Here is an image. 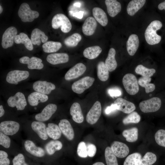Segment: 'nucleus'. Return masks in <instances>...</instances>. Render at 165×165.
<instances>
[{
    "label": "nucleus",
    "instance_id": "7ed1b4c3",
    "mask_svg": "<svg viewBox=\"0 0 165 165\" xmlns=\"http://www.w3.org/2000/svg\"><path fill=\"white\" fill-rule=\"evenodd\" d=\"M122 82L126 92L130 95H134L139 90L138 82L136 76L133 74L128 73L123 77Z\"/></svg>",
    "mask_w": 165,
    "mask_h": 165
},
{
    "label": "nucleus",
    "instance_id": "39448f33",
    "mask_svg": "<svg viewBox=\"0 0 165 165\" xmlns=\"http://www.w3.org/2000/svg\"><path fill=\"white\" fill-rule=\"evenodd\" d=\"M161 101L158 97H153L141 102L139 107L141 111L145 113L156 112L160 108Z\"/></svg>",
    "mask_w": 165,
    "mask_h": 165
},
{
    "label": "nucleus",
    "instance_id": "13d9d810",
    "mask_svg": "<svg viewBox=\"0 0 165 165\" xmlns=\"http://www.w3.org/2000/svg\"><path fill=\"white\" fill-rule=\"evenodd\" d=\"M92 165H105L103 163L101 162H97L93 164Z\"/></svg>",
    "mask_w": 165,
    "mask_h": 165
},
{
    "label": "nucleus",
    "instance_id": "2eb2a0df",
    "mask_svg": "<svg viewBox=\"0 0 165 165\" xmlns=\"http://www.w3.org/2000/svg\"><path fill=\"white\" fill-rule=\"evenodd\" d=\"M86 70V66L81 63H79L71 68L66 73L64 78L67 80L75 79L82 75Z\"/></svg>",
    "mask_w": 165,
    "mask_h": 165
},
{
    "label": "nucleus",
    "instance_id": "0eeeda50",
    "mask_svg": "<svg viewBox=\"0 0 165 165\" xmlns=\"http://www.w3.org/2000/svg\"><path fill=\"white\" fill-rule=\"evenodd\" d=\"M29 75V73L28 71L12 70L8 73L6 80L9 83L17 85L18 82L27 79Z\"/></svg>",
    "mask_w": 165,
    "mask_h": 165
},
{
    "label": "nucleus",
    "instance_id": "a18cd8bd",
    "mask_svg": "<svg viewBox=\"0 0 165 165\" xmlns=\"http://www.w3.org/2000/svg\"><path fill=\"white\" fill-rule=\"evenodd\" d=\"M155 138L159 145L165 147V130L160 129L155 133Z\"/></svg>",
    "mask_w": 165,
    "mask_h": 165
},
{
    "label": "nucleus",
    "instance_id": "5701e85b",
    "mask_svg": "<svg viewBox=\"0 0 165 165\" xmlns=\"http://www.w3.org/2000/svg\"><path fill=\"white\" fill-rule=\"evenodd\" d=\"M139 41L138 35L135 34L130 35L126 43L127 51L130 56L134 55L139 46Z\"/></svg>",
    "mask_w": 165,
    "mask_h": 165
},
{
    "label": "nucleus",
    "instance_id": "7c9ffc66",
    "mask_svg": "<svg viewBox=\"0 0 165 165\" xmlns=\"http://www.w3.org/2000/svg\"><path fill=\"white\" fill-rule=\"evenodd\" d=\"M46 129L48 135L50 138L54 140H57L61 138L62 132L57 124L49 123Z\"/></svg>",
    "mask_w": 165,
    "mask_h": 165
},
{
    "label": "nucleus",
    "instance_id": "6ab92c4d",
    "mask_svg": "<svg viewBox=\"0 0 165 165\" xmlns=\"http://www.w3.org/2000/svg\"><path fill=\"white\" fill-rule=\"evenodd\" d=\"M114 103L117 105L118 110L125 113L129 114L133 112L136 108L134 103L121 97L116 99Z\"/></svg>",
    "mask_w": 165,
    "mask_h": 165
},
{
    "label": "nucleus",
    "instance_id": "f257e3e1",
    "mask_svg": "<svg viewBox=\"0 0 165 165\" xmlns=\"http://www.w3.org/2000/svg\"><path fill=\"white\" fill-rule=\"evenodd\" d=\"M162 26L161 22L158 20L153 21L148 25L145 33V38L148 44L154 45L160 42L161 37L157 34L156 31L160 29Z\"/></svg>",
    "mask_w": 165,
    "mask_h": 165
},
{
    "label": "nucleus",
    "instance_id": "1a4fd4ad",
    "mask_svg": "<svg viewBox=\"0 0 165 165\" xmlns=\"http://www.w3.org/2000/svg\"><path fill=\"white\" fill-rule=\"evenodd\" d=\"M17 33V29L13 26L10 27L6 30L2 38V45L3 48L7 49L13 45Z\"/></svg>",
    "mask_w": 165,
    "mask_h": 165
},
{
    "label": "nucleus",
    "instance_id": "864d4df0",
    "mask_svg": "<svg viewBox=\"0 0 165 165\" xmlns=\"http://www.w3.org/2000/svg\"><path fill=\"white\" fill-rule=\"evenodd\" d=\"M118 108L117 105L114 103L110 106H107L105 110V112L106 114H108L114 111L117 110Z\"/></svg>",
    "mask_w": 165,
    "mask_h": 165
},
{
    "label": "nucleus",
    "instance_id": "ddd939ff",
    "mask_svg": "<svg viewBox=\"0 0 165 165\" xmlns=\"http://www.w3.org/2000/svg\"><path fill=\"white\" fill-rule=\"evenodd\" d=\"M55 88L53 84L45 81L38 80L33 85V88L35 91L45 95L50 94Z\"/></svg>",
    "mask_w": 165,
    "mask_h": 165
},
{
    "label": "nucleus",
    "instance_id": "6e6d98bb",
    "mask_svg": "<svg viewBox=\"0 0 165 165\" xmlns=\"http://www.w3.org/2000/svg\"><path fill=\"white\" fill-rule=\"evenodd\" d=\"M158 8L160 10L164 9L165 10V1L160 3L158 6Z\"/></svg>",
    "mask_w": 165,
    "mask_h": 165
},
{
    "label": "nucleus",
    "instance_id": "aec40b11",
    "mask_svg": "<svg viewBox=\"0 0 165 165\" xmlns=\"http://www.w3.org/2000/svg\"><path fill=\"white\" fill-rule=\"evenodd\" d=\"M31 127L40 138L43 140L48 139V136L46 131V127L43 122L34 121L31 123Z\"/></svg>",
    "mask_w": 165,
    "mask_h": 165
},
{
    "label": "nucleus",
    "instance_id": "4c0bfd02",
    "mask_svg": "<svg viewBox=\"0 0 165 165\" xmlns=\"http://www.w3.org/2000/svg\"><path fill=\"white\" fill-rule=\"evenodd\" d=\"M151 80V77L144 76L141 77L138 80V83L141 86L145 88L146 93L152 92L155 90V85L153 83H149Z\"/></svg>",
    "mask_w": 165,
    "mask_h": 165
},
{
    "label": "nucleus",
    "instance_id": "c756f323",
    "mask_svg": "<svg viewBox=\"0 0 165 165\" xmlns=\"http://www.w3.org/2000/svg\"><path fill=\"white\" fill-rule=\"evenodd\" d=\"M116 53L115 49L113 48H111L105 61V65L110 72L115 70L117 67V64L115 58Z\"/></svg>",
    "mask_w": 165,
    "mask_h": 165
},
{
    "label": "nucleus",
    "instance_id": "79ce46f5",
    "mask_svg": "<svg viewBox=\"0 0 165 165\" xmlns=\"http://www.w3.org/2000/svg\"><path fill=\"white\" fill-rule=\"evenodd\" d=\"M135 71L136 73L142 76L151 77L155 73L156 70L153 68H147L142 65L140 64L137 66Z\"/></svg>",
    "mask_w": 165,
    "mask_h": 165
},
{
    "label": "nucleus",
    "instance_id": "a878e982",
    "mask_svg": "<svg viewBox=\"0 0 165 165\" xmlns=\"http://www.w3.org/2000/svg\"><path fill=\"white\" fill-rule=\"evenodd\" d=\"M105 3L109 15L114 17L121 11V6L120 2L116 0H106Z\"/></svg>",
    "mask_w": 165,
    "mask_h": 165
},
{
    "label": "nucleus",
    "instance_id": "4be33fe9",
    "mask_svg": "<svg viewBox=\"0 0 165 165\" xmlns=\"http://www.w3.org/2000/svg\"><path fill=\"white\" fill-rule=\"evenodd\" d=\"M97 26V23L94 18L92 16L88 17L82 26V31L85 35L91 36L94 33Z\"/></svg>",
    "mask_w": 165,
    "mask_h": 165
},
{
    "label": "nucleus",
    "instance_id": "20e7f679",
    "mask_svg": "<svg viewBox=\"0 0 165 165\" xmlns=\"http://www.w3.org/2000/svg\"><path fill=\"white\" fill-rule=\"evenodd\" d=\"M19 16L23 22H31L39 16L37 11L32 10L26 3H22L20 6L18 12Z\"/></svg>",
    "mask_w": 165,
    "mask_h": 165
},
{
    "label": "nucleus",
    "instance_id": "393cba45",
    "mask_svg": "<svg viewBox=\"0 0 165 165\" xmlns=\"http://www.w3.org/2000/svg\"><path fill=\"white\" fill-rule=\"evenodd\" d=\"M70 112L73 120L75 122L79 123L83 122L84 117L80 105L79 103H73L70 108Z\"/></svg>",
    "mask_w": 165,
    "mask_h": 165
},
{
    "label": "nucleus",
    "instance_id": "49530a36",
    "mask_svg": "<svg viewBox=\"0 0 165 165\" xmlns=\"http://www.w3.org/2000/svg\"><path fill=\"white\" fill-rule=\"evenodd\" d=\"M77 153L80 157L85 158L87 156V145L85 142L81 141L79 143L77 147Z\"/></svg>",
    "mask_w": 165,
    "mask_h": 165
},
{
    "label": "nucleus",
    "instance_id": "9b49d317",
    "mask_svg": "<svg viewBox=\"0 0 165 165\" xmlns=\"http://www.w3.org/2000/svg\"><path fill=\"white\" fill-rule=\"evenodd\" d=\"M57 105L53 104H49L43 109L41 112L36 114L35 119L37 121L44 122L49 120L56 112Z\"/></svg>",
    "mask_w": 165,
    "mask_h": 165
},
{
    "label": "nucleus",
    "instance_id": "a19ab883",
    "mask_svg": "<svg viewBox=\"0 0 165 165\" xmlns=\"http://www.w3.org/2000/svg\"><path fill=\"white\" fill-rule=\"evenodd\" d=\"M141 159L140 153L138 152L132 153L126 158L123 165H140Z\"/></svg>",
    "mask_w": 165,
    "mask_h": 165
},
{
    "label": "nucleus",
    "instance_id": "c85d7f7f",
    "mask_svg": "<svg viewBox=\"0 0 165 165\" xmlns=\"http://www.w3.org/2000/svg\"><path fill=\"white\" fill-rule=\"evenodd\" d=\"M93 16L97 21L102 26H105L108 23V19L105 12L100 8L95 7L92 9Z\"/></svg>",
    "mask_w": 165,
    "mask_h": 165
},
{
    "label": "nucleus",
    "instance_id": "de8ad7c7",
    "mask_svg": "<svg viewBox=\"0 0 165 165\" xmlns=\"http://www.w3.org/2000/svg\"><path fill=\"white\" fill-rule=\"evenodd\" d=\"M11 139L8 136L0 132V145L6 148H9L11 145Z\"/></svg>",
    "mask_w": 165,
    "mask_h": 165
},
{
    "label": "nucleus",
    "instance_id": "cd10ccee",
    "mask_svg": "<svg viewBox=\"0 0 165 165\" xmlns=\"http://www.w3.org/2000/svg\"><path fill=\"white\" fill-rule=\"evenodd\" d=\"M145 0H133L128 3L127 7V13L130 16L134 15L144 6Z\"/></svg>",
    "mask_w": 165,
    "mask_h": 165
},
{
    "label": "nucleus",
    "instance_id": "bb28decb",
    "mask_svg": "<svg viewBox=\"0 0 165 165\" xmlns=\"http://www.w3.org/2000/svg\"><path fill=\"white\" fill-rule=\"evenodd\" d=\"M48 37L43 31L38 28L34 29L31 32V40L32 44L39 45L41 42L45 43L47 42Z\"/></svg>",
    "mask_w": 165,
    "mask_h": 165
},
{
    "label": "nucleus",
    "instance_id": "bf43d9fd",
    "mask_svg": "<svg viewBox=\"0 0 165 165\" xmlns=\"http://www.w3.org/2000/svg\"><path fill=\"white\" fill-rule=\"evenodd\" d=\"M74 5L79 7L80 6V4L79 3H75L74 4Z\"/></svg>",
    "mask_w": 165,
    "mask_h": 165
},
{
    "label": "nucleus",
    "instance_id": "2f4dec72",
    "mask_svg": "<svg viewBox=\"0 0 165 165\" xmlns=\"http://www.w3.org/2000/svg\"><path fill=\"white\" fill-rule=\"evenodd\" d=\"M61 142L58 140H52L48 142L45 145V150L47 153L52 155L55 152L60 150L62 147Z\"/></svg>",
    "mask_w": 165,
    "mask_h": 165
},
{
    "label": "nucleus",
    "instance_id": "f8f14e48",
    "mask_svg": "<svg viewBox=\"0 0 165 165\" xmlns=\"http://www.w3.org/2000/svg\"><path fill=\"white\" fill-rule=\"evenodd\" d=\"M101 113V105L100 102L97 101L87 114L86 120L91 124L95 123L99 119Z\"/></svg>",
    "mask_w": 165,
    "mask_h": 165
},
{
    "label": "nucleus",
    "instance_id": "9d476101",
    "mask_svg": "<svg viewBox=\"0 0 165 165\" xmlns=\"http://www.w3.org/2000/svg\"><path fill=\"white\" fill-rule=\"evenodd\" d=\"M20 127L19 123L16 121H3L0 123V132L8 136L13 135L18 131Z\"/></svg>",
    "mask_w": 165,
    "mask_h": 165
},
{
    "label": "nucleus",
    "instance_id": "e433bc0d",
    "mask_svg": "<svg viewBox=\"0 0 165 165\" xmlns=\"http://www.w3.org/2000/svg\"><path fill=\"white\" fill-rule=\"evenodd\" d=\"M123 136L126 141L129 142L136 141L138 138V129L136 127H134L128 129L124 130L122 133Z\"/></svg>",
    "mask_w": 165,
    "mask_h": 165
},
{
    "label": "nucleus",
    "instance_id": "4468645a",
    "mask_svg": "<svg viewBox=\"0 0 165 165\" xmlns=\"http://www.w3.org/2000/svg\"><path fill=\"white\" fill-rule=\"evenodd\" d=\"M24 147L27 152L34 156L42 157L46 154L44 149L41 147L37 146L31 140H26L24 142Z\"/></svg>",
    "mask_w": 165,
    "mask_h": 165
},
{
    "label": "nucleus",
    "instance_id": "412c9836",
    "mask_svg": "<svg viewBox=\"0 0 165 165\" xmlns=\"http://www.w3.org/2000/svg\"><path fill=\"white\" fill-rule=\"evenodd\" d=\"M69 59L68 55L65 53H51L48 55L46 57L47 61L53 65L67 63Z\"/></svg>",
    "mask_w": 165,
    "mask_h": 165
},
{
    "label": "nucleus",
    "instance_id": "052dcab7",
    "mask_svg": "<svg viewBox=\"0 0 165 165\" xmlns=\"http://www.w3.org/2000/svg\"><path fill=\"white\" fill-rule=\"evenodd\" d=\"M3 11V8L1 5L0 6V14H1Z\"/></svg>",
    "mask_w": 165,
    "mask_h": 165
},
{
    "label": "nucleus",
    "instance_id": "f03ea898",
    "mask_svg": "<svg viewBox=\"0 0 165 165\" xmlns=\"http://www.w3.org/2000/svg\"><path fill=\"white\" fill-rule=\"evenodd\" d=\"M52 26L54 29H58L61 27V31L64 33L68 32L72 28L71 23L68 18L62 13L56 14L53 17Z\"/></svg>",
    "mask_w": 165,
    "mask_h": 165
},
{
    "label": "nucleus",
    "instance_id": "4d7b16f0",
    "mask_svg": "<svg viewBox=\"0 0 165 165\" xmlns=\"http://www.w3.org/2000/svg\"><path fill=\"white\" fill-rule=\"evenodd\" d=\"M5 111L2 105H0V117H2L5 114Z\"/></svg>",
    "mask_w": 165,
    "mask_h": 165
},
{
    "label": "nucleus",
    "instance_id": "72a5a7b5",
    "mask_svg": "<svg viewBox=\"0 0 165 165\" xmlns=\"http://www.w3.org/2000/svg\"><path fill=\"white\" fill-rule=\"evenodd\" d=\"M102 49L98 46H94L86 48L83 52L84 56L89 59L97 58L102 52Z\"/></svg>",
    "mask_w": 165,
    "mask_h": 165
},
{
    "label": "nucleus",
    "instance_id": "37998d69",
    "mask_svg": "<svg viewBox=\"0 0 165 165\" xmlns=\"http://www.w3.org/2000/svg\"><path fill=\"white\" fill-rule=\"evenodd\" d=\"M156 160L157 157L155 154L148 152L141 158L140 165H152Z\"/></svg>",
    "mask_w": 165,
    "mask_h": 165
},
{
    "label": "nucleus",
    "instance_id": "b1692460",
    "mask_svg": "<svg viewBox=\"0 0 165 165\" xmlns=\"http://www.w3.org/2000/svg\"><path fill=\"white\" fill-rule=\"evenodd\" d=\"M48 99V96L46 95L35 91L29 95L28 101L31 106H36L40 102L43 103L46 101Z\"/></svg>",
    "mask_w": 165,
    "mask_h": 165
},
{
    "label": "nucleus",
    "instance_id": "f704fd0d",
    "mask_svg": "<svg viewBox=\"0 0 165 165\" xmlns=\"http://www.w3.org/2000/svg\"><path fill=\"white\" fill-rule=\"evenodd\" d=\"M105 63L100 61L97 65V76L98 79L102 81H107L109 78V72Z\"/></svg>",
    "mask_w": 165,
    "mask_h": 165
},
{
    "label": "nucleus",
    "instance_id": "6e6552de",
    "mask_svg": "<svg viewBox=\"0 0 165 165\" xmlns=\"http://www.w3.org/2000/svg\"><path fill=\"white\" fill-rule=\"evenodd\" d=\"M7 103L10 107H16L17 110H24L27 105L25 97L21 92H17L14 96L9 97Z\"/></svg>",
    "mask_w": 165,
    "mask_h": 165
},
{
    "label": "nucleus",
    "instance_id": "f3484780",
    "mask_svg": "<svg viewBox=\"0 0 165 165\" xmlns=\"http://www.w3.org/2000/svg\"><path fill=\"white\" fill-rule=\"evenodd\" d=\"M20 62L28 65V68L30 69H42L44 66L42 63V60L39 58L32 57L31 58L27 56H24L19 59Z\"/></svg>",
    "mask_w": 165,
    "mask_h": 165
},
{
    "label": "nucleus",
    "instance_id": "423d86ee",
    "mask_svg": "<svg viewBox=\"0 0 165 165\" xmlns=\"http://www.w3.org/2000/svg\"><path fill=\"white\" fill-rule=\"evenodd\" d=\"M94 81L93 78L88 76L84 77L73 83L72 90L76 93L81 94L92 86Z\"/></svg>",
    "mask_w": 165,
    "mask_h": 165
},
{
    "label": "nucleus",
    "instance_id": "dca6fc26",
    "mask_svg": "<svg viewBox=\"0 0 165 165\" xmlns=\"http://www.w3.org/2000/svg\"><path fill=\"white\" fill-rule=\"evenodd\" d=\"M111 148L116 156L119 158H123L129 154V149L125 144L118 141H114Z\"/></svg>",
    "mask_w": 165,
    "mask_h": 165
},
{
    "label": "nucleus",
    "instance_id": "09e8293b",
    "mask_svg": "<svg viewBox=\"0 0 165 165\" xmlns=\"http://www.w3.org/2000/svg\"><path fill=\"white\" fill-rule=\"evenodd\" d=\"M13 165H28L25 161L24 155L20 153L15 156L13 160Z\"/></svg>",
    "mask_w": 165,
    "mask_h": 165
},
{
    "label": "nucleus",
    "instance_id": "a211bd4d",
    "mask_svg": "<svg viewBox=\"0 0 165 165\" xmlns=\"http://www.w3.org/2000/svg\"><path fill=\"white\" fill-rule=\"evenodd\" d=\"M58 126L63 134L69 140H72L74 137V132L70 122L66 119L60 120Z\"/></svg>",
    "mask_w": 165,
    "mask_h": 165
},
{
    "label": "nucleus",
    "instance_id": "c9c22d12",
    "mask_svg": "<svg viewBox=\"0 0 165 165\" xmlns=\"http://www.w3.org/2000/svg\"><path fill=\"white\" fill-rule=\"evenodd\" d=\"M61 43L59 42L49 41L44 43L42 46L43 51L46 53L56 52L62 47Z\"/></svg>",
    "mask_w": 165,
    "mask_h": 165
},
{
    "label": "nucleus",
    "instance_id": "ea45409f",
    "mask_svg": "<svg viewBox=\"0 0 165 165\" xmlns=\"http://www.w3.org/2000/svg\"><path fill=\"white\" fill-rule=\"evenodd\" d=\"M105 156L107 165H118L116 156L111 147H106L105 150Z\"/></svg>",
    "mask_w": 165,
    "mask_h": 165
},
{
    "label": "nucleus",
    "instance_id": "8fccbe9b",
    "mask_svg": "<svg viewBox=\"0 0 165 165\" xmlns=\"http://www.w3.org/2000/svg\"><path fill=\"white\" fill-rule=\"evenodd\" d=\"M8 154L5 151H0V165H9L10 160Z\"/></svg>",
    "mask_w": 165,
    "mask_h": 165
},
{
    "label": "nucleus",
    "instance_id": "c03bdc74",
    "mask_svg": "<svg viewBox=\"0 0 165 165\" xmlns=\"http://www.w3.org/2000/svg\"><path fill=\"white\" fill-rule=\"evenodd\" d=\"M141 120V117L136 112H133L124 118L123 120L124 124H127L130 123H137Z\"/></svg>",
    "mask_w": 165,
    "mask_h": 165
},
{
    "label": "nucleus",
    "instance_id": "58836bf2",
    "mask_svg": "<svg viewBox=\"0 0 165 165\" xmlns=\"http://www.w3.org/2000/svg\"><path fill=\"white\" fill-rule=\"evenodd\" d=\"M82 38L81 36L79 33H74L65 38L64 42L67 46L74 47L78 45Z\"/></svg>",
    "mask_w": 165,
    "mask_h": 165
},
{
    "label": "nucleus",
    "instance_id": "5fc2aeb1",
    "mask_svg": "<svg viewBox=\"0 0 165 165\" xmlns=\"http://www.w3.org/2000/svg\"><path fill=\"white\" fill-rule=\"evenodd\" d=\"M83 12L80 11L79 12H76L75 13V15L74 16L79 18L81 19L83 16Z\"/></svg>",
    "mask_w": 165,
    "mask_h": 165
},
{
    "label": "nucleus",
    "instance_id": "603ef678",
    "mask_svg": "<svg viewBox=\"0 0 165 165\" xmlns=\"http://www.w3.org/2000/svg\"><path fill=\"white\" fill-rule=\"evenodd\" d=\"M108 93L112 97L119 96L122 94L121 90L117 88L110 89L108 90Z\"/></svg>",
    "mask_w": 165,
    "mask_h": 165
},
{
    "label": "nucleus",
    "instance_id": "3c124183",
    "mask_svg": "<svg viewBox=\"0 0 165 165\" xmlns=\"http://www.w3.org/2000/svg\"><path fill=\"white\" fill-rule=\"evenodd\" d=\"M87 145L88 156L90 157H93L95 155L97 151L96 146L93 144L88 143Z\"/></svg>",
    "mask_w": 165,
    "mask_h": 165
},
{
    "label": "nucleus",
    "instance_id": "473e14b6",
    "mask_svg": "<svg viewBox=\"0 0 165 165\" xmlns=\"http://www.w3.org/2000/svg\"><path fill=\"white\" fill-rule=\"evenodd\" d=\"M14 42L18 44H23L26 48L30 51H31L33 49L31 39L27 35L24 33H20L19 35H17L15 37Z\"/></svg>",
    "mask_w": 165,
    "mask_h": 165
}]
</instances>
